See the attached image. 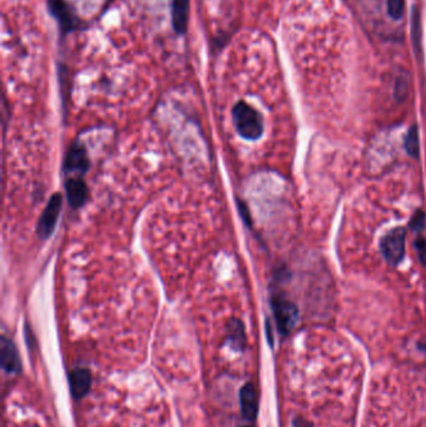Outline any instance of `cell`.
Returning <instances> with one entry per match:
<instances>
[{
  "label": "cell",
  "mask_w": 426,
  "mask_h": 427,
  "mask_svg": "<svg viewBox=\"0 0 426 427\" xmlns=\"http://www.w3.org/2000/svg\"><path fill=\"white\" fill-rule=\"evenodd\" d=\"M233 123L235 129L248 140H257L264 131V123L257 109L245 102L235 104L233 108Z\"/></svg>",
  "instance_id": "6da1fadb"
},
{
  "label": "cell",
  "mask_w": 426,
  "mask_h": 427,
  "mask_svg": "<svg viewBox=\"0 0 426 427\" xmlns=\"http://www.w3.org/2000/svg\"><path fill=\"white\" fill-rule=\"evenodd\" d=\"M274 316L278 330L281 335H288L296 327L299 318V311L296 303H291L283 296H274L272 300Z\"/></svg>",
  "instance_id": "7a4b0ae2"
},
{
  "label": "cell",
  "mask_w": 426,
  "mask_h": 427,
  "mask_svg": "<svg viewBox=\"0 0 426 427\" xmlns=\"http://www.w3.org/2000/svg\"><path fill=\"white\" fill-rule=\"evenodd\" d=\"M48 6L63 34L75 32L80 28V19L66 0H48Z\"/></svg>",
  "instance_id": "3957f363"
},
{
  "label": "cell",
  "mask_w": 426,
  "mask_h": 427,
  "mask_svg": "<svg viewBox=\"0 0 426 427\" xmlns=\"http://www.w3.org/2000/svg\"><path fill=\"white\" fill-rule=\"evenodd\" d=\"M382 253L390 265H398L405 254V230L403 227L393 229L382 240Z\"/></svg>",
  "instance_id": "277c9868"
},
{
  "label": "cell",
  "mask_w": 426,
  "mask_h": 427,
  "mask_svg": "<svg viewBox=\"0 0 426 427\" xmlns=\"http://www.w3.org/2000/svg\"><path fill=\"white\" fill-rule=\"evenodd\" d=\"M61 203H63L61 195L58 193L50 198L49 203L39 220L38 235L40 238H49L54 231L55 225L61 214Z\"/></svg>",
  "instance_id": "5b68a950"
},
{
  "label": "cell",
  "mask_w": 426,
  "mask_h": 427,
  "mask_svg": "<svg viewBox=\"0 0 426 427\" xmlns=\"http://www.w3.org/2000/svg\"><path fill=\"white\" fill-rule=\"evenodd\" d=\"M0 360H1V368L8 373H18L22 368V363L19 359L17 347L13 344L11 339L6 336L0 340Z\"/></svg>",
  "instance_id": "8992f818"
},
{
  "label": "cell",
  "mask_w": 426,
  "mask_h": 427,
  "mask_svg": "<svg viewBox=\"0 0 426 427\" xmlns=\"http://www.w3.org/2000/svg\"><path fill=\"white\" fill-rule=\"evenodd\" d=\"M64 169H66V173H87V170L89 169V159H87V152L82 144L75 143L71 146L69 152L66 154Z\"/></svg>",
  "instance_id": "52a82bcc"
},
{
  "label": "cell",
  "mask_w": 426,
  "mask_h": 427,
  "mask_svg": "<svg viewBox=\"0 0 426 427\" xmlns=\"http://www.w3.org/2000/svg\"><path fill=\"white\" fill-rule=\"evenodd\" d=\"M241 407L243 416L248 421H254L257 416V409H259V401H257V390L252 383L244 385L241 390Z\"/></svg>",
  "instance_id": "ba28073f"
},
{
  "label": "cell",
  "mask_w": 426,
  "mask_h": 427,
  "mask_svg": "<svg viewBox=\"0 0 426 427\" xmlns=\"http://www.w3.org/2000/svg\"><path fill=\"white\" fill-rule=\"evenodd\" d=\"M69 383L73 396L75 399H82L92 387V373L87 368H74L69 375Z\"/></svg>",
  "instance_id": "9c48e42d"
},
{
  "label": "cell",
  "mask_w": 426,
  "mask_h": 427,
  "mask_svg": "<svg viewBox=\"0 0 426 427\" xmlns=\"http://www.w3.org/2000/svg\"><path fill=\"white\" fill-rule=\"evenodd\" d=\"M190 0H173L171 1V24L175 32L183 35L188 29Z\"/></svg>",
  "instance_id": "30bf717a"
},
{
  "label": "cell",
  "mask_w": 426,
  "mask_h": 427,
  "mask_svg": "<svg viewBox=\"0 0 426 427\" xmlns=\"http://www.w3.org/2000/svg\"><path fill=\"white\" fill-rule=\"evenodd\" d=\"M66 190L68 201L74 209L84 205L87 199V188L80 176L69 179L66 181Z\"/></svg>",
  "instance_id": "8fae6325"
},
{
  "label": "cell",
  "mask_w": 426,
  "mask_h": 427,
  "mask_svg": "<svg viewBox=\"0 0 426 427\" xmlns=\"http://www.w3.org/2000/svg\"><path fill=\"white\" fill-rule=\"evenodd\" d=\"M228 339H229L231 347L235 350H241L245 347L246 337L244 325L239 320H231L228 325Z\"/></svg>",
  "instance_id": "7c38bea8"
},
{
  "label": "cell",
  "mask_w": 426,
  "mask_h": 427,
  "mask_svg": "<svg viewBox=\"0 0 426 427\" xmlns=\"http://www.w3.org/2000/svg\"><path fill=\"white\" fill-rule=\"evenodd\" d=\"M405 148L411 157H418L420 145H419V134L416 126H413L405 138Z\"/></svg>",
  "instance_id": "4fadbf2b"
},
{
  "label": "cell",
  "mask_w": 426,
  "mask_h": 427,
  "mask_svg": "<svg viewBox=\"0 0 426 427\" xmlns=\"http://www.w3.org/2000/svg\"><path fill=\"white\" fill-rule=\"evenodd\" d=\"M389 14L394 19H399L404 13V0H388Z\"/></svg>",
  "instance_id": "5bb4252c"
},
{
  "label": "cell",
  "mask_w": 426,
  "mask_h": 427,
  "mask_svg": "<svg viewBox=\"0 0 426 427\" xmlns=\"http://www.w3.org/2000/svg\"><path fill=\"white\" fill-rule=\"evenodd\" d=\"M424 224H425V214L422 211H418L410 222V227L414 231H420L424 229Z\"/></svg>",
  "instance_id": "9a60e30c"
},
{
  "label": "cell",
  "mask_w": 426,
  "mask_h": 427,
  "mask_svg": "<svg viewBox=\"0 0 426 427\" xmlns=\"http://www.w3.org/2000/svg\"><path fill=\"white\" fill-rule=\"evenodd\" d=\"M415 248L419 258H420L422 265H426V240L425 239L419 238L415 241Z\"/></svg>",
  "instance_id": "2e32d148"
},
{
  "label": "cell",
  "mask_w": 426,
  "mask_h": 427,
  "mask_svg": "<svg viewBox=\"0 0 426 427\" xmlns=\"http://www.w3.org/2000/svg\"><path fill=\"white\" fill-rule=\"evenodd\" d=\"M294 427H310V425L308 423V422L304 421V420H301V419H298L294 421Z\"/></svg>",
  "instance_id": "e0dca14e"
},
{
  "label": "cell",
  "mask_w": 426,
  "mask_h": 427,
  "mask_svg": "<svg viewBox=\"0 0 426 427\" xmlns=\"http://www.w3.org/2000/svg\"><path fill=\"white\" fill-rule=\"evenodd\" d=\"M241 427H254V426H252V425H246V426H241Z\"/></svg>",
  "instance_id": "ac0fdd59"
}]
</instances>
